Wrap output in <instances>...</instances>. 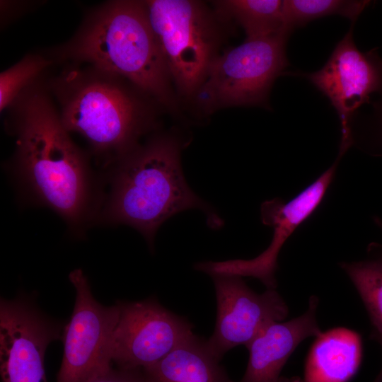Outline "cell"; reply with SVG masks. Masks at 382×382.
Listing matches in <instances>:
<instances>
[{"instance_id":"cell-1","label":"cell","mask_w":382,"mask_h":382,"mask_svg":"<svg viewBox=\"0 0 382 382\" xmlns=\"http://www.w3.org/2000/svg\"><path fill=\"white\" fill-rule=\"evenodd\" d=\"M47 77L25 89L6 110L16 139L13 170L35 200L77 229L96 212L88 156L64 126Z\"/></svg>"},{"instance_id":"cell-2","label":"cell","mask_w":382,"mask_h":382,"mask_svg":"<svg viewBox=\"0 0 382 382\" xmlns=\"http://www.w3.org/2000/svg\"><path fill=\"white\" fill-rule=\"evenodd\" d=\"M47 86L66 130L88 141L103 168H110L137 146L153 127L146 100L151 96L117 75L66 63L58 75L47 79Z\"/></svg>"},{"instance_id":"cell-3","label":"cell","mask_w":382,"mask_h":382,"mask_svg":"<svg viewBox=\"0 0 382 382\" xmlns=\"http://www.w3.org/2000/svg\"><path fill=\"white\" fill-rule=\"evenodd\" d=\"M45 55L112 73L156 102L170 101V74L144 1H108L90 9L75 34Z\"/></svg>"},{"instance_id":"cell-4","label":"cell","mask_w":382,"mask_h":382,"mask_svg":"<svg viewBox=\"0 0 382 382\" xmlns=\"http://www.w3.org/2000/svg\"><path fill=\"white\" fill-rule=\"evenodd\" d=\"M180 151L175 137L158 134L116 161L110 168L112 173L100 221L134 228L151 248L161 224L182 211L199 209L213 226L219 225L220 219L187 183Z\"/></svg>"},{"instance_id":"cell-5","label":"cell","mask_w":382,"mask_h":382,"mask_svg":"<svg viewBox=\"0 0 382 382\" xmlns=\"http://www.w3.org/2000/svg\"><path fill=\"white\" fill-rule=\"evenodd\" d=\"M144 2L171 79L184 94L194 93L216 57L215 30L206 9L193 1Z\"/></svg>"},{"instance_id":"cell-6","label":"cell","mask_w":382,"mask_h":382,"mask_svg":"<svg viewBox=\"0 0 382 382\" xmlns=\"http://www.w3.org/2000/svg\"><path fill=\"white\" fill-rule=\"evenodd\" d=\"M289 35L246 39L216 57L197 90L202 102L210 107L263 103L275 79L288 66Z\"/></svg>"},{"instance_id":"cell-7","label":"cell","mask_w":382,"mask_h":382,"mask_svg":"<svg viewBox=\"0 0 382 382\" xmlns=\"http://www.w3.org/2000/svg\"><path fill=\"white\" fill-rule=\"evenodd\" d=\"M69 279L76 298L71 318L62 334L64 352L57 382H88L112 365L110 341L120 307L117 303L105 306L98 302L82 270L71 271Z\"/></svg>"},{"instance_id":"cell-8","label":"cell","mask_w":382,"mask_h":382,"mask_svg":"<svg viewBox=\"0 0 382 382\" xmlns=\"http://www.w3.org/2000/svg\"><path fill=\"white\" fill-rule=\"evenodd\" d=\"M117 303L120 313L110 351L118 368L144 369L194 335L189 320L163 307L156 298Z\"/></svg>"},{"instance_id":"cell-9","label":"cell","mask_w":382,"mask_h":382,"mask_svg":"<svg viewBox=\"0 0 382 382\" xmlns=\"http://www.w3.org/2000/svg\"><path fill=\"white\" fill-rule=\"evenodd\" d=\"M353 25L324 66L306 75L337 113L341 129L340 156L352 144L355 111L368 103L374 93L382 92V60L373 50L363 52L358 49L353 40Z\"/></svg>"},{"instance_id":"cell-10","label":"cell","mask_w":382,"mask_h":382,"mask_svg":"<svg viewBox=\"0 0 382 382\" xmlns=\"http://www.w3.org/2000/svg\"><path fill=\"white\" fill-rule=\"evenodd\" d=\"M60 323L45 315L33 299L0 300V371L2 382H47L48 345L62 338Z\"/></svg>"},{"instance_id":"cell-11","label":"cell","mask_w":382,"mask_h":382,"mask_svg":"<svg viewBox=\"0 0 382 382\" xmlns=\"http://www.w3.org/2000/svg\"><path fill=\"white\" fill-rule=\"evenodd\" d=\"M212 277L217 313L214 330L206 343L220 360L228 351L238 345L246 347L269 325L287 316L288 307L276 289L259 294L241 277L216 274Z\"/></svg>"},{"instance_id":"cell-12","label":"cell","mask_w":382,"mask_h":382,"mask_svg":"<svg viewBox=\"0 0 382 382\" xmlns=\"http://www.w3.org/2000/svg\"><path fill=\"white\" fill-rule=\"evenodd\" d=\"M337 161L323 172L313 183L287 202L279 199L265 201L261 206L264 224L273 228L268 248L255 258L205 261L195 265V270L211 277L228 274L258 279L267 289H276L277 258L284 243L296 228L318 208L332 181Z\"/></svg>"},{"instance_id":"cell-13","label":"cell","mask_w":382,"mask_h":382,"mask_svg":"<svg viewBox=\"0 0 382 382\" xmlns=\"http://www.w3.org/2000/svg\"><path fill=\"white\" fill-rule=\"evenodd\" d=\"M318 299L311 296L302 315L266 328L247 346L249 359L239 382H282L281 371L297 346L322 332L316 319Z\"/></svg>"},{"instance_id":"cell-14","label":"cell","mask_w":382,"mask_h":382,"mask_svg":"<svg viewBox=\"0 0 382 382\" xmlns=\"http://www.w3.org/2000/svg\"><path fill=\"white\" fill-rule=\"evenodd\" d=\"M361 350V337L352 330L322 332L309 352L304 382H347L359 367Z\"/></svg>"},{"instance_id":"cell-15","label":"cell","mask_w":382,"mask_h":382,"mask_svg":"<svg viewBox=\"0 0 382 382\" xmlns=\"http://www.w3.org/2000/svg\"><path fill=\"white\" fill-rule=\"evenodd\" d=\"M195 334L156 364L143 369L150 382H234Z\"/></svg>"},{"instance_id":"cell-16","label":"cell","mask_w":382,"mask_h":382,"mask_svg":"<svg viewBox=\"0 0 382 382\" xmlns=\"http://www.w3.org/2000/svg\"><path fill=\"white\" fill-rule=\"evenodd\" d=\"M220 8L234 18L243 28L246 39L286 33L280 0H228L219 1Z\"/></svg>"},{"instance_id":"cell-17","label":"cell","mask_w":382,"mask_h":382,"mask_svg":"<svg viewBox=\"0 0 382 382\" xmlns=\"http://www.w3.org/2000/svg\"><path fill=\"white\" fill-rule=\"evenodd\" d=\"M369 3V1L349 0H284L282 5L284 28L290 33L312 21L334 15L347 18L354 23Z\"/></svg>"},{"instance_id":"cell-18","label":"cell","mask_w":382,"mask_h":382,"mask_svg":"<svg viewBox=\"0 0 382 382\" xmlns=\"http://www.w3.org/2000/svg\"><path fill=\"white\" fill-rule=\"evenodd\" d=\"M369 316L373 332L382 334V260L342 262Z\"/></svg>"},{"instance_id":"cell-19","label":"cell","mask_w":382,"mask_h":382,"mask_svg":"<svg viewBox=\"0 0 382 382\" xmlns=\"http://www.w3.org/2000/svg\"><path fill=\"white\" fill-rule=\"evenodd\" d=\"M54 62L45 54L31 53L0 74V111H6L34 83L47 78Z\"/></svg>"},{"instance_id":"cell-20","label":"cell","mask_w":382,"mask_h":382,"mask_svg":"<svg viewBox=\"0 0 382 382\" xmlns=\"http://www.w3.org/2000/svg\"><path fill=\"white\" fill-rule=\"evenodd\" d=\"M88 382H150L143 369H124L112 365L102 370Z\"/></svg>"},{"instance_id":"cell-21","label":"cell","mask_w":382,"mask_h":382,"mask_svg":"<svg viewBox=\"0 0 382 382\" xmlns=\"http://www.w3.org/2000/svg\"><path fill=\"white\" fill-rule=\"evenodd\" d=\"M282 382H304L299 377L286 378L282 377Z\"/></svg>"},{"instance_id":"cell-22","label":"cell","mask_w":382,"mask_h":382,"mask_svg":"<svg viewBox=\"0 0 382 382\" xmlns=\"http://www.w3.org/2000/svg\"><path fill=\"white\" fill-rule=\"evenodd\" d=\"M371 337L374 340H376L380 345L382 347V334L372 332L371 333Z\"/></svg>"},{"instance_id":"cell-23","label":"cell","mask_w":382,"mask_h":382,"mask_svg":"<svg viewBox=\"0 0 382 382\" xmlns=\"http://www.w3.org/2000/svg\"><path fill=\"white\" fill-rule=\"evenodd\" d=\"M376 108V111L378 112L382 125V101L377 104Z\"/></svg>"},{"instance_id":"cell-24","label":"cell","mask_w":382,"mask_h":382,"mask_svg":"<svg viewBox=\"0 0 382 382\" xmlns=\"http://www.w3.org/2000/svg\"><path fill=\"white\" fill-rule=\"evenodd\" d=\"M373 382H382V369Z\"/></svg>"},{"instance_id":"cell-25","label":"cell","mask_w":382,"mask_h":382,"mask_svg":"<svg viewBox=\"0 0 382 382\" xmlns=\"http://www.w3.org/2000/svg\"><path fill=\"white\" fill-rule=\"evenodd\" d=\"M376 223L381 227L382 228V221H381L379 219H377Z\"/></svg>"}]
</instances>
